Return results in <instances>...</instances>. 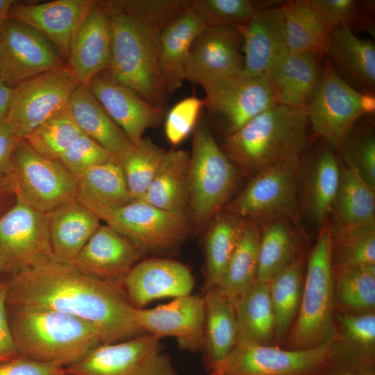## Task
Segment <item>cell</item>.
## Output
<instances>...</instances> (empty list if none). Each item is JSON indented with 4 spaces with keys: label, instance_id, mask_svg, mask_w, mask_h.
I'll list each match as a JSON object with an SVG mask.
<instances>
[{
    "label": "cell",
    "instance_id": "cell-1",
    "mask_svg": "<svg viewBox=\"0 0 375 375\" xmlns=\"http://www.w3.org/2000/svg\"><path fill=\"white\" fill-rule=\"evenodd\" d=\"M7 306L54 310L93 326L107 343L142 334L136 310L121 287L88 276L70 264L51 262L12 275Z\"/></svg>",
    "mask_w": 375,
    "mask_h": 375
},
{
    "label": "cell",
    "instance_id": "cell-15",
    "mask_svg": "<svg viewBox=\"0 0 375 375\" xmlns=\"http://www.w3.org/2000/svg\"><path fill=\"white\" fill-rule=\"evenodd\" d=\"M200 85L205 91L204 106L224 125L227 135L278 105L267 76H226Z\"/></svg>",
    "mask_w": 375,
    "mask_h": 375
},
{
    "label": "cell",
    "instance_id": "cell-36",
    "mask_svg": "<svg viewBox=\"0 0 375 375\" xmlns=\"http://www.w3.org/2000/svg\"><path fill=\"white\" fill-rule=\"evenodd\" d=\"M239 343L269 344L275 335V319L268 283L256 281L235 302Z\"/></svg>",
    "mask_w": 375,
    "mask_h": 375
},
{
    "label": "cell",
    "instance_id": "cell-7",
    "mask_svg": "<svg viewBox=\"0 0 375 375\" xmlns=\"http://www.w3.org/2000/svg\"><path fill=\"white\" fill-rule=\"evenodd\" d=\"M335 339L304 349L239 343L210 375H331L335 370Z\"/></svg>",
    "mask_w": 375,
    "mask_h": 375
},
{
    "label": "cell",
    "instance_id": "cell-35",
    "mask_svg": "<svg viewBox=\"0 0 375 375\" xmlns=\"http://www.w3.org/2000/svg\"><path fill=\"white\" fill-rule=\"evenodd\" d=\"M340 182V167L337 158L330 149H320L312 162L304 198L307 212L320 228L328 220Z\"/></svg>",
    "mask_w": 375,
    "mask_h": 375
},
{
    "label": "cell",
    "instance_id": "cell-17",
    "mask_svg": "<svg viewBox=\"0 0 375 375\" xmlns=\"http://www.w3.org/2000/svg\"><path fill=\"white\" fill-rule=\"evenodd\" d=\"M243 41L238 26H206L194 40L188 57L185 80L201 85L217 77L242 75Z\"/></svg>",
    "mask_w": 375,
    "mask_h": 375
},
{
    "label": "cell",
    "instance_id": "cell-24",
    "mask_svg": "<svg viewBox=\"0 0 375 375\" xmlns=\"http://www.w3.org/2000/svg\"><path fill=\"white\" fill-rule=\"evenodd\" d=\"M281 6L256 9L247 24L238 26L243 41L242 76H266L274 62L288 51Z\"/></svg>",
    "mask_w": 375,
    "mask_h": 375
},
{
    "label": "cell",
    "instance_id": "cell-48",
    "mask_svg": "<svg viewBox=\"0 0 375 375\" xmlns=\"http://www.w3.org/2000/svg\"><path fill=\"white\" fill-rule=\"evenodd\" d=\"M77 178L95 166L121 158L84 133L70 145L58 160Z\"/></svg>",
    "mask_w": 375,
    "mask_h": 375
},
{
    "label": "cell",
    "instance_id": "cell-19",
    "mask_svg": "<svg viewBox=\"0 0 375 375\" xmlns=\"http://www.w3.org/2000/svg\"><path fill=\"white\" fill-rule=\"evenodd\" d=\"M112 59V27L106 1H97L78 28L70 45L67 65L80 84L88 85L107 71Z\"/></svg>",
    "mask_w": 375,
    "mask_h": 375
},
{
    "label": "cell",
    "instance_id": "cell-40",
    "mask_svg": "<svg viewBox=\"0 0 375 375\" xmlns=\"http://www.w3.org/2000/svg\"><path fill=\"white\" fill-rule=\"evenodd\" d=\"M297 240L285 220L269 222L260 232L257 281L269 283L297 257Z\"/></svg>",
    "mask_w": 375,
    "mask_h": 375
},
{
    "label": "cell",
    "instance_id": "cell-45",
    "mask_svg": "<svg viewBox=\"0 0 375 375\" xmlns=\"http://www.w3.org/2000/svg\"><path fill=\"white\" fill-rule=\"evenodd\" d=\"M189 8L208 26H241L256 12L249 0H190Z\"/></svg>",
    "mask_w": 375,
    "mask_h": 375
},
{
    "label": "cell",
    "instance_id": "cell-38",
    "mask_svg": "<svg viewBox=\"0 0 375 375\" xmlns=\"http://www.w3.org/2000/svg\"><path fill=\"white\" fill-rule=\"evenodd\" d=\"M244 221L226 213L217 216L212 222L205 240L203 292L220 284Z\"/></svg>",
    "mask_w": 375,
    "mask_h": 375
},
{
    "label": "cell",
    "instance_id": "cell-47",
    "mask_svg": "<svg viewBox=\"0 0 375 375\" xmlns=\"http://www.w3.org/2000/svg\"><path fill=\"white\" fill-rule=\"evenodd\" d=\"M117 9L162 30L172 19L185 10L190 0H114Z\"/></svg>",
    "mask_w": 375,
    "mask_h": 375
},
{
    "label": "cell",
    "instance_id": "cell-11",
    "mask_svg": "<svg viewBox=\"0 0 375 375\" xmlns=\"http://www.w3.org/2000/svg\"><path fill=\"white\" fill-rule=\"evenodd\" d=\"M92 212L144 253L165 252L176 248L188 233L185 213L162 210L141 200L99 208Z\"/></svg>",
    "mask_w": 375,
    "mask_h": 375
},
{
    "label": "cell",
    "instance_id": "cell-43",
    "mask_svg": "<svg viewBox=\"0 0 375 375\" xmlns=\"http://www.w3.org/2000/svg\"><path fill=\"white\" fill-rule=\"evenodd\" d=\"M82 133L67 108L40 124L24 139L42 156L59 160Z\"/></svg>",
    "mask_w": 375,
    "mask_h": 375
},
{
    "label": "cell",
    "instance_id": "cell-41",
    "mask_svg": "<svg viewBox=\"0 0 375 375\" xmlns=\"http://www.w3.org/2000/svg\"><path fill=\"white\" fill-rule=\"evenodd\" d=\"M334 297L347 313H365L375 307V265L336 269Z\"/></svg>",
    "mask_w": 375,
    "mask_h": 375
},
{
    "label": "cell",
    "instance_id": "cell-55",
    "mask_svg": "<svg viewBox=\"0 0 375 375\" xmlns=\"http://www.w3.org/2000/svg\"><path fill=\"white\" fill-rule=\"evenodd\" d=\"M374 1H362V12L358 31H364L374 36Z\"/></svg>",
    "mask_w": 375,
    "mask_h": 375
},
{
    "label": "cell",
    "instance_id": "cell-59",
    "mask_svg": "<svg viewBox=\"0 0 375 375\" xmlns=\"http://www.w3.org/2000/svg\"><path fill=\"white\" fill-rule=\"evenodd\" d=\"M358 375H372V374L368 371V372H365Z\"/></svg>",
    "mask_w": 375,
    "mask_h": 375
},
{
    "label": "cell",
    "instance_id": "cell-61",
    "mask_svg": "<svg viewBox=\"0 0 375 375\" xmlns=\"http://www.w3.org/2000/svg\"><path fill=\"white\" fill-rule=\"evenodd\" d=\"M346 375H356V374H346Z\"/></svg>",
    "mask_w": 375,
    "mask_h": 375
},
{
    "label": "cell",
    "instance_id": "cell-2",
    "mask_svg": "<svg viewBox=\"0 0 375 375\" xmlns=\"http://www.w3.org/2000/svg\"><path fill=\"white\" fill-rule=\"evenodd\" d=\"M9 319L20 356L65 369L106 344L90 324L71 315L42 308H11Z\"/></svg>",
    "mask_w": 375,
    "mask_h": 375
},
{
    "label": "cell",
    "instance_id": "cell-14",
    "mask_svg": "<svg viewBox=\"0 0 375 375\" xmlns=\"http://www.w3.org/2000/svg\"><path fill=\"white\" fill-rule=\"evenodd\" d=\"M67 67L28 78L14 88L5 122L18 138H25L47 119L65 110L79 85Z\"/></svg>",
    "mask_w": 375,
    "mask_h": 375
},
{
    "label": "cell",
    "instance_id": "cell-13",
    "mask_svg": "<svg viewBox=\"0 0 375 375\" xmlns=\"http://www.w3.org/2000/svg\"><path fill=\"white\" fill-rule=\"evenodd\" d=\"M160 338L142 333L103 344L65 368L69 375H178Z\"/></svg>",
    "mask_w": 375,
    "mask_h": 375
},
{
    "label": "cell",
    "instance_id": "cell-9",
    "mask_svg": "<svg viewBox=\"0 0 375 375\" xmlns=\"http://www.w3.org/2000/svg\"><path fill=\"white\" fill-rule=\"evenodd\" d=\"M374 95L351 86L326 59L317 87L306 108L314 131L340 150L356 122L364 115H374Z\"/></svg>",
    "mask_w": 375,
    "mask_h": 375
},
{
    "label": "cell",
    "instance_id": "cell-28",
    "mask_svg": "<svg viewBox=\"0 0 375 375\" xmlns=\"http://www.w3.org/2000/svg\"><path fill=\"white\" fill-rule=\"evenodd\" d=\"M53 262L70 264L99 227V219L76 199L49 212Z\"/></svg>",
    "mask_w": 375,
    "mask_h": 375
},
{
    "label": "cell",
    "instance_id": "cell-25",
    "mask_svg": "<svg viewBox=\"0 0 375 375\" xmlns=\"http://www.w3.org/2000/svg\"><path fill=\"white\" fill-rule=\"evenodd\" d=\"M322 58L287 51L274 62L266 76L278 105L306 111L321 77Z\"/></svg>",
    "mask_w": 375,
    "mask_h": 375
},
{
    "label": "cell",
    "instance_id": "cell-33",
    "mask_svg": "<svg viewBox=\"0 0 375 375\" xmlns=\"http://www.w3.org/2000/svg\"><path fill=\"white\" fill-rule=\"evenodd\" d=\"M281 8L288 51L320 58L326 56L332 31L317 14L309 0L285 1Z\"/></svg>",
    "mask_w": 375,
    "mask_h": 375
},
{
    "label": "cell",
    "instance_id": "cell-34",
    "mask_svg": "<svg viewBox=\"0 0 375 375\" xmlns=\"http://www.w3.org/2000/svg\"><path fill=\"white\" fill-rule=\"evenodd\" d=\"M76 200L92 212L133 201L121 162L95 166L79 176Z\"/></svg>",
    "mask_w": 375,
    "mask_h": 375
},
{
    "label": "cell",
    "instance_id": "cell-46",
    "mask_svg": "<svg viewBox=\"0 0 375 375\" xmlns=\"http://www.w3.org/2000/svg\"><path fill=\"white\" fill-rule=\"evenodd\" d=\"M340 151L345 162L355 167L362 178L375 190V137L372 128L351 130Z\"/></svg>",
    "mask_w": 375,
    "mask_h": 375
},
{
    "label": "cell",
    "instance_id": "cell-12",
    "mask_svg": "<svg viewBox=\"0 0 375 375\" xmlns=\"http://www.w3.org/2000/svg\"><path fill=\"white\" fill-rule=\"evenodd\" d=\"M53 261L49 212L15 201L0 216V272L15 274Z\"/></svg>",
    "mask_w": 375,
    "mask_h": 375
},
{
    "label": "cell",
    "instance_id": "cell-62",
    "mask_svg": "<svg viewBox=\"0 0 375 375\" xmlns=\"http://www.w3.org/2000/svg\"><path fill=\"white\" fill-rule=\"evenodd\" d=\"M65 375H69V374H67L66 373V374H65Z\"/></svg>",
    "mask_w": 375,
    "mask_h": 375
},
{
    "label": "cell",
    "instance_id": "cell-16",
    "mask_svg": "<svg viewBox=\"0 0 375 375\" xmlns=\"http://www.w3.org/2000/svg\"><path fill=\"white\" fill-rule=\"evenodd\" d=\"M1 80L12 88L36 75L68 67L56 46L33 28L8 19L0 31Z\"/></svg>",
    "mask_w": 375,
    "mask_h": 375
},
{
    "label": "cell",
    "instance_id": "cell-56",
    "mask_svg": "<svg viewBox=\"0 0 375 375\" xmlns=\"http://www.w3.org/2000/svg\"><path fill=\"white\" fill-rule=\"evenodd\" d=\"M14 88H12L5 83L0 79V123L5 122Z\"/></svg>",
    "mask_w": 375,
    "mask_h": 375
},
{
    "label": "cell",
    "instance_id": "cell-30",
    "mask_svg": "<svg viewBox=\"0 0 375 375\" xmlns=\"http://www.w3.org/2000/svg\"><path fill=\"white\" fill-rule=\"evenodd\" d=\"M67 109L83 133L121 160L133 148L125 133L108 115L88 86L79 84L76 88Z\"/></svg>",
    "mask_w": 375,
    "mask_h": 375
},
{
    "label": "cell",
    "instance_id": "cell-57",
    "mask_svg": "<svg viewBox=\"0 0 375 375\" xmlns=\"http://www.w3.org/2000/svg\"><path fill=\"white\" fill-rule=\"evenodd\" d=\"M12 194L9 181L5 176H0V212L2 210L6 199Z\"/></svg>",
    "mask_w": 375,
    "mask_h": 375
},
{
    "label": "cell",
    "instance_id": "cell-60",
    "mask_svg": "<svg viewBox=\"0 0 375 375\" xmlns=\"http://www.w3.org/2000/svg\"><path fill=\"white\" fill-rule=\"evenodd\" d=\"M1 60H0V78H1Z\"/></svg>",
    "mask_w": 375,
    "mask_h": 375
},
{
    "label": "cell",
    "instance_id": "cell-54",
    "mask_svg": "<svg viewBox=\"0 0 375 375\" xmlns=\"http://www.w3.org/2000/svg\"><path fill=\"white\" fill-rule=\"evenodd\" d=\"M19 139L5 122L0 123V176L8 172Z\"/></svg>",
    "mask_w": 375,
    "mask_h": 375
},
{
    "label": "cell",
    "instance_id": "cell-53",
    "mask_svg": "<svg viewBox=\"0 0 375 375\" xmlns=\"http://www.w3.org/2000/svg\"><path fill=\"white\" fill-rule=\"evenodd\" d=\"M7 285L0 283V363L19 356L16 347L7 313Z\"/></svg>",
    "mask_w": 375,
    "mask_h": 375
},
{
    "label": "cell",
    "instance_id": "cell-22",
    "mask_svg": "<svg viewBox=\"0 0 375 375\" xmlns=\"http://www.w3.org/2000/svg\"><path fill=\"white\" fill-rule=\"evenodd\" d=\"M96 0H56L11 6L8 18L22 22L53 43L67 62L72 39Z\"/></svg>",
    "mask_w": 375,
    "mask_h": 375
},
{
    "label": "cell",
    "instance_id": "cell-58",
    "mask_svg": "<svg viewBox=\"0 0 375 375\" xmlns=\"http://www.w3.org/2000/svg\"><path fill=\"white\" fill-rule=\"evenodd\" d=\"M15 1V0H0V31L8 19L10 9Z\"/></svg>",
    "mask_w": 375,
    "mask_h": 375
},
{
    "label": "cell",
    "instance_id": "cell-4",
    "mask_svg": "<svg viewBox=\"0 0 375 375\" xmlns=\"http://www.w3.org/2000/svg\"><path fill=\"white\" fill-rule=\"evenodd\" d=\"M106 3L112 27V59L106 72L143 99L163 108L167 94L158 65L162 31Z\"/></svg>",
    "mask_w": 375,
    "mask_h": 375
},
{
    "label": "cell",
    "instance_id": "cell-49",
    "mask_svg": "<svg viewBox=\"0 0 375 375\" xmlns=\"http://www.w3.org/2000/svg\"><path fill=\"white\" fill-rule=\"evenodd\" d=\"M323 22L333 31L340 27L358 31L362 12V1L309 0Z\"/></svg>",
    "mask_w": 375,
    "mask_h": 375
},
{
    "label": "cell",
    "instance_id": "cell-5",
    "mask_svg": "<svg viewBox=\"0 0 375 375\" xmlns=\"http://www.w3.org/2000/svg\"><path fill=\"white\" fill-rule=\"evenodd\" d=\"M333 238L329 221L321 227L307 264L299 310L288 333L290 349H304L335 339Z\"/></svg>",
    "mask_w": 375,
    "mask_h": 375
},
{
    "label": "cell",
    "instance_id": "cell-26",
    "mask_svg": "<svg viewBox=\"0 0 375 375\" xmlns=\"http://www.w3.org/2000/svg\"><path fill=\"white\" fill-rule=\"evenodd\" d=\"M206 26L188 6L160 32L158 65L167 94L173 93L182 87L185 80V68L191 45Z\"/></svg>",
    "mask_w": 375,
    "mask_h": 375
},
{
    "label": "cell",
    "instance_id": "cell-50",
    "mask_svg": "<svg viewBox=\"0 0 375 375\" xmlns=\"http://www.w3.org/2000/svg\"><path fill=\"white\" fill-rule=\"evenodd\" d=\"M203 99L189 97L175 104L167 113L165 131L173 145L181 143L193 130L201 108Z\"/></svg>",
    "mask_w": 375,
    "mask_h": 375
},
{
    "label": "cell",
    "instance_id": "cell-32",
    "mask_svg": "<svg viewBox=\"0 0 375 375\" xmlns=\"http://www.w3.org/2000/svg\"><path fill=\"white\" fill-rule=\"evenodd\" d=\"M189 162L190 154L184 150L166 151L154 178L139 200L162 210L185 213Z\"/></svg>",
    "mask_w": 375,
    "mask_h": 375
},
{
    "label": "cell",
    "instance_id": "cell-39",
    "mask_svg": "<svg viewBox=\"0 0 375 375\" xmlns=\"http://www.w3.org/2000/svg\"><path fill=\"white\" fill-rule=\"evenodd\" d=\"M303 258L299 256L269 283V293L275 319V335L288 334L297 317L303 285Z\"/></svg>",
    "mask_w": 375,
    "mask_h": 375
},
{
    "label": "cell",
    "instance_id": "cell-37",
    "mask_svg": "<svg viewBox=\"0 0 375 375\" xmlns=\"http://www.w3.org/2000/svg\"><path fill=\"white\" fill-rule=\"evenodd\" d=\"M237 244L217 288L233 303L257 281L260 231L244 219Z\"/></svg>",
    "mask_w": 375,
    "mask_h": 375
},
{
    "label": "cell",
    "instance_id": "cell-29",
    "mask_svg": "<svg viewBox=\"0 0 375 375\" xmlns=\"http://www.w3.org/2000/svg\"><path fill=\"white\" fill-rule=\"evenodd\" d=\"M204 362L209 369L226 358L239 341L234 303L217 288L203 292Z\"/></svg>",
    "mask_w": 375,
    "mask_h": 375
},
{
    "label": "cell",
    "instance_id": "cell-10",
    "mask_svg": "<svg viewBox=\"0 0 375 375\" xmlns=\"http://www.w3.org/2000/svg\"><path fill=\"white\" fill-rule=\"evenodd\" d=\"M300 157L276 163L257 173L225 208L242 219L292 221L299 226Z\"/></svg>",
    "mask_w": 375,
    "mask_h": 375
},
{
    "label": "cell",
    "instance_id": "cell-8",
    "mask_svg": "<svg viewBox=\"0 0 375 375\" xmlns=\"http://www.w3.org/2000/svg\"><path fill=\"white\" fill-rule=\"evenodd\" d=\"M7 177L15 201L49 212L76 199L77 178L58 160L47 158L19 138Z\"/></svg>",
    "mask_w": 375,
    "mask_h": 375
},
{
    "label": "cell",
    "instance_id": "cell-20",
    "mask_svg": "<svg viewBox=\"0 0 375 375\" xmlns=\"http://www.w3.org/2000/svg\"><path fill=\"white\" fill-rule=\"evenodd\" d=\"M194 285V277L183 264L152 258L136 263L123 278L121 288L134 307L143 308L161 298L190 295Z\"/></svg>",
    "mask_w": 375,
    "mask_h": 375
},
{
    "label": "cell",
    "instance_id": "cell-6",
    "mask_svg": "<svg viewBox=\"0 0 375 375\" xmlns=\"http://www.w3.org/2000/svg\"><path fill=\"white\" fill-rule=\"evenodd\" d=\"M235 166L214 139L208 126L194 129L188 170V201L197 231L206 227L230 196L236 182Z\"/></svg>",
    "mask_w": 375,
    "mask_h": 375
},
{
    "label": "cell",
    "instance_id": "cell-51",
    "mask_svg": "<svg viewBox=\"0 0 375 375\" xmlns=\"http://www.w3.org/2000/svg\"><path fill=\"white\" fill-rule=\"evenodd\" d=\"M340 323L345 335L351 341L365 349L372 347L375 342L374 312H343L340 315Z\"/></svg>",
    "mask_w": 375,
    "mask_h": 375
},
{
    "label": "cell",
    "instance_id": "cell-31",
    "mask_svg": "<svg viewBox=\"0 0 375 375\" xmlns=\"http://www.w3.org/2000/svg\"><path fill=\"white\" fill-rule=\"evenodd\" d=\"M375 190L349 164L340 168V182L331 213V233L375 222Z\"/></svg>",
    "mask_w": 375,
    "mask_h": 375
},
{
    "label": "cell",
    "instance_id": "cell-18",
    "mask_svg": "<svg viewBox=\"0 0 375 375\" xmlns=\"http://www.w3.org/2000/svg\"><path fill=\"white\" fill-rule=\"evenodd\" d=\"M136 320L142 333L160 339L174 338L181 350L192 353L203 350V296L191 294L153 308H137Z\"/></svg>",
    "mask_w": 375,
    "mask_h": 375
},
{
    "label": "cell",
    "instance_id": "cell-42",
    "mask_svg": "<svg viewBox=\"0 0 375 375\" xmlns=\"http://www.w3.org/2000/svg\"><path fill=\"white\" fill-rule=\"evenodd\" d=\"M331 233L333 269L375 265V222Z\"/></svg>",
    "mask_w": 375,
    "mask_h": 375
},
{
    "label": "cell",
    "instance_id": "cell-27",
    "mask_svg": "<svg viewBox=\"0 0 375 375\" xmlns=\"http://www.w3.org/2000/svg\"><path fill=\"white\" fill-rule=\"evenodd\" d=\"M326 55L360 92L374 95V41L358 38L348 27H340L331 32Z\"/></svg>",
    "mask_w": 375,
    "mask_h": 375
},
{
    "label": "cell",
    "instance_id": "cell-44",
    "mask_svg": "<svg viewBox=\"0 0 375 375\" xmlns=\"http://www.w3.org/2000/svg\"><path fill=\"white\" fill-rule=\"evenodd\" d=\"M167 151L148 138L124 157L121 165L129 192L134 200H139L154 178Z\"/></svg>",
    "mask_w": 375,
    "mask_h": 375
},
{
    "label": "cell",
    "instance_id": "cell-52",
    "mask_svg": "<svg viewBox=\"0 0 375 375\" xmlns=\"http://www.w3.org/2000/svg\"><path fill=\"white\" fill-rule=\"evenodd\" d=\"M64 367L22 356L0 363V375H65Z\"/></svg>",
    "mask_w": 375,
    "mask_h": 375
},
{
    "label": "cell",
    "instance_id": "cell-21",
    "mask_svg": "<svg viewBox=\"0 0 375 375\" xmlns=\"http://www.w3.org/2000/svg\"><path fill=\"white\" fill-rule=\"evenodd\" d=\"M88 87L133 147L143 138L145 131L159 124L164 116V108L143 99L113 80L106 71L94 77Z\"/></svg>",
    "mask_w": 375,
    "mask_h": 375
},
{
    "label": "cell",
    "instance_id": "cell-23",
    "mask_svg": "<svg viewBox=\"0 0 375 375\" xmlns=\"http://www.w3.org/2000/svg\"><path fill=\"white\" fill-rule=\"evenodd\" d=\"M144 253L107 224L99 226L70 263L81 272L121 287Z\"/></svg>",
    "mask_w": 375,
    "mask_h": 375
},
{
    "label": "cell",
    "instance_id": "cell-3",
    "mask_svg": "<svg viewBox=\"0 0 375 375\" xmlns=\"http://www.w3.org/2000/svg\"><path fill=\"white\" fill-rule=\"evenodd\" d=\"M308 126L306 111L278 104L227 135L222 150L235 166L256 174L300 157L308 144Z\"/></svg>",
    "mask_w": 375,
    "mask_h": 375
}]
</instances>
